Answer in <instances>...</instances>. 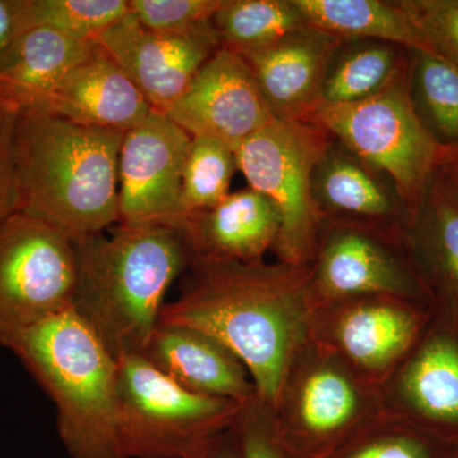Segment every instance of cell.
I'll return each instance as SVG.
<instances>
[{"instance_id":"cell-34","label":"cell","mask_w":458,"mask_h":458,"mask_svg":"<svg viewBox=\"0 0 458 458\" xmlns=\"http://www.w3.org/2000/svg\"><path fill=\"white\" fill-rule=\"evenodd\" d=\"M20 36L18 0H0V54Z\"/></svg>"},{"instance_id":"cell-31","label":"cell","mask_w":458,"mask_h":458,"mask_svg":"<svg viewBox=\"0 0 458 458\" xmlns=\"http://www.w3.org/2000/svg\"><path fill=\"white\" fill-rule=\"evenodd\" d=\"M21 107L0 93V223L18 212L16 128Z\"/></svg>"},{"instance_id":"cell-4","label":"cell","mask_w":458,"mask_h":458,"mask_svg":"<svg viewBox=\"0 0 458 458\" xmlns=\"http://www.w3.org/2000/svg\"><path fill=\"white\" fill-rule=\"evenodd\" d=\"M8 348L56 408L71 458H123L117 436V360L73 307L42 319Z\"/></svg>"},{"instance_id":"cell-24","label":"cell","mask_w":458,"mask_h":458,"mask_svg":"<svg viewBox=\"0 0 458 458\" xmlns=\"http://www.w3.org/2000/svg\"><path fill=\"white\" fill-rule=\"evenodd\" d=\"M131 12L128 0H18L20 35L49 29L78 40H98Z\"/></svg>"},{"instance_id":"cell-32","label":"cell","mask_w":458,"mask_h":458,"mask_svg":"<svg viewBox=\"0 0 458 458\" xmlns=\"http://www.w3.org/2000/svg\"><path fill=\"white\" fill-rule=\"evenodd\" d=\"M254 396L241 405L236 421V441L240 458H289L283 443L274 436L267 421L259 417Z\"/></svg>"},{"instance_id":"cell-28","label":"cell","mask_w":458,"mask_h":458,"mask_svg":"<svg viewBox=\"0 0 458 458\" xmlns=\"http://www.w3.org/2000/svg\"><path fill=\"white\" fill-rule=\"evenodd\" d=\"M225 0H129L135 18L158 33L188 32L213 21Z\"/></svg>"},{"instance_id":"cell-7","label":"cell","mask_w":458,"mask_h":458,"mask_svg":"<svg viewBox=\"0 0 458 458\" xmlns=\"http://www.w3.org/2000/svg\"><path fill=\"white\" fill-rule=\"evenodd\" d=\"M333 135L312 120L273 119L234 150L249 188L280 216L278 242L286 260H302L311 246L318 210L315 174L330 152Z\"/></svg>"},{"instance_id":"cell-23","label":"cell","mask_w":458,"mask_h":458,"mask_svg":"<svg viewBox=\"0 0 458 458\" xmlns=\"http://www.w3.org/2000/svg\"><path fill=\"white\" fill-rule=\"evenodd\" d=\"M412 104L433 135L445 146L458 144V65L438 54L412 50Z\"/></svg>"},{"instance_id":"cell-22","label":"cell","mask_w":458,"mask_h":458,"mask_svg":"<svg viewBox=\"0 0 458 458\" xmlns=\"http://www.w3.org/2000/svg\"><path fill=\"white\" fill-rule=\"evenodd\" d=\"M412 405L433 420L458 423V346L436 337L419 352L403 376Z\"/></svg>"},{"instance_id":"cell-30","label":"cell","mask_w":458,"mask_h":458,"mask_svg":"<svg viewBox=\"0 0 458 458\" xmlns=\"http://www.w3.org/2000/svg\"><path fill=\"white\" fill-rule=\"evenodd\" d=\"M430 200L429 219L437 256L445 278L458 294V203L438 190Z\"/></svg>"},{"instance_id":"cell-36","label":"cell","mask_w":458,"mask_h":458,"mask_svg":"<svg viewBox=\"0 0 458 458\" xmlns=\"http://www.w3.org/2000/svg\"><path fill=\"white\" fill-rule=\"evenodd\" d=\"M450 148L451 149H445V148H442L441 159H439V164H442V162H445V164H448V162H454V164L458 165V144Z\"/></svg>"},{"instance_id":"cell-14","label":"cell","mask_w":458,"mask_h":458,"mask_svg":"<svg viewBox=\"0 0 458 458\" xmlns=\"http://www.w3.org/2000/svg\"><path fill=\"white\" fill-rule=\"evenodd\" d=\"M40 110L78 125L126 132L153 108L98 45L92 55L66 75Z\"/></svg>"},{"instance_id":"cell-19","label":"cell","mask_w":458,"mask_h":458,"mask_svg":"<svg viewBox=\"0 0 458 458\" xmlns=\"http://www.w3.org/2000/svg\"><path fill=\"white\" fill-rule=\"evenodd\" d=\"M396 45L364 41L335 54L322 86L319 106H339L373 98L401 75ZM318 106V107H319Z\"/></svg>"},{"instance_id":"cell-12","label":"cell","mask_w":458,"mask_h":458,"mask_svg":"<svg viewBox=\"0 0 458 458\" xmlns=\"http://www.w3.org/2000/svg\"><path fill=\"white\" fill-rule=\"evenodd\" d=\"M342 42L309 27L242 55L276 119L307 120L318 110L328 66Z\"/></svg>"},{"instance_id":"cell-1","label":"cell","mask_w":458,"mask_h":458,"mask_svg":"<svg viewBox=\"0 0 458 458\" xmlns=\"http://www.w3.org/2000/svg\"><path fill=\"white\" fill-rule=\"evenodd\" d=\"M191 282L165 304L159 324L212 337L254 379L259 399H278L303 333L304 293L291 271L258 261L191 264Z\"/></svg>"},{"instance_id":"cell-16","label":"cell","mask_w":458,"mask_h":458,"mask_svg":"<svg viewBox=\"0 0 458 458\" xmlns=\"http://www.w3.org/2000/svg\"><path fill=\"white\" fill-rule=\"evenodd\" d=\"M98 47L96 40H78L49 29L30 30L0 54V93L21 110H40L66 75Z\"/></svg>"},{"instance_id":"cell-15","label":"cell","mask_w":458,"mask_h":458,"mask_svg":"<svg viewBox=\"0 0 458 458\" xmlns=\"http://www.w3.org/2000/svg\"><path fill=\"white\" fill-rule=\"evenodd\" d=\"M143 357L192 393L238 403L256 394L243 364L221 344L192 328L158 324Z\"/></svg>"},{"instance_id":"cell-9","label":"cell","mask_w":458,"mask_h":458,"mask_svg":"<svg viewBox=\"0 0 458 458\" xmlns=\"http://www.w3.org/2000/svg\"><path fill=\"white\" fill-rule=\"evenodd\" d=\"M191 140L167 114L156 110L123 134L119 155L122 225L174 227Z\"/></svg>"},{"instance_id":"cell-6","label":"cell","mask_w":458,"mask_h":458,"mask_svg":"<svg viewBox=\"0 0 458 458\" xmlns=\"http://www.w3.org/2000/svg\"><path fill=\"white\" fill-rule=\"evenodd\" d=\"M309 120L339 138L364 164L387 174L405 203L424 200L442 146L419 117L403 75L373 98L319 106Z\"/></svg>"},{"instance_id":"cell-10","label":"cell","mask_w":458,"mask_h":458,"mask_svg":"<svg viewBox=\"0 0 458 458\" xmlns=\"http://www.w3.org/2000/svg\"><path fill=\"white\" fill-rule=\"evenodd\" d=\"M99 47L131 78L153 110L167 114L201 66L223 47L212 21L188 32L158 33L129 12L98 36Z\"/></svg>"},{"instance_id":"cell-5","label":"cell","mask_w":458,"mask_h":458,"mask_svg":"<svg viewBox=\"0 0 458 458\" xmlns=\"http://www.w3.org/2000/svg\"><path fill=\"white\" fill-rule=\"evenodd\" d=\"M236 401L186 390L143 355L117 360V436L123 458H198L229 424Z\"/></svg>"},{"instance_id":"cell-18","label":"cell","mask_w":458,"mask_h":458,"mask_svg":"<svg viewBox=\"0 0 458 458\" xmlns=\"http://www.w3.org/2000/svg\"><path fill=\"white\" fill-rule=\"evenodd\" d=\"M319 284L328 294L400 293L408 280L382 247L360 232H340L325 247Z\"/></svg>"},{"instance_id":"cell-29","label":"cell","mask_w":458,"mask_h":458,"mask_svg":"<svg viewBox=\"0 0 458 458\" xmlns=\"http://www.w3.org/2000/svg\"><path fill=\"white\" fill-rule=\"evenodd\" d=\"M399 3L434 53L458 65V0Z\"/></svg>"},{"instance_id":"cell-13","label":"cell","mask_w":458,"mask_h":458,"mask_svg":"<svg viewBox=\"0 0 458 458\" xmlns=\"http://www.w3.org/2000/svg\"><path fill=\"white\" fill-rule=\"evenodd\" d=\"M191 264L254 262L278 240L280 216L256 190L231 192L212 209L189 216L177 227Z\"/></svg>"},{"instance_id":"cell-35","label":"cell","mask_w":458,"mask_h":458,"mask_svg":"<svg viewBox=\"0 0 458 458\" xmlns=\"http://www.w3.org/2000/svg\"><path fill=\"white\" fill-rule=\"evenodd\" d=\"M198 458H240L236 436L231 438L216 437Z\"/></svg>"},{"instance_id":"cell-33","label":"cell","mask_w":458,"mask_h":458,"mask_svg":"<svg viewBox=\"0 0 458 458\" xmlns=\"http://www.w3.org/2000/svg\"><path fill=\"white\" fill-rule=\"evenodd\" d=\"M340 458H433L429 448L411 437L394 436L361 443Z\"/></svg>"},{"instance_id":"cell-3","label":"cell","mask_w":458,"mask_h":458,"mask_svg":"<svg viewBox=\"0 0 458 458\" xmlns=\"http://www.w3.org/2000/svg\"><path fill=\"white\" fill-rule=\"evenodd\" d=\"M73 310L114 360L143 355L168 289L190 267L182 234L171 225H122L110 237L75 241Z\"/></svg>"},{"instance_id":"cell-20","label":"cell","mask_w":458,"mask_h":458,"mask_svg":"<svg viewBox=\"0 0 458 458\" xmlns=\"http://www.w3.org/2000/svg\"><path fill=\"white\" fill-rule=\"evenodd\" d=\"M212 22L223 47L240 55L310 27L294 0H225Z\"/></svg>"},{"instance_id":"cell-21","label":"cell","mask_w":458,"mask_h":458,"mask_svg":"<svg viewBox=\"0 0 458 458\" xmlns=\"http://www.w3.org/2000/svg\"><path fill=\"white\" fill-rule=\"evenodd\" d=\"M411 316L386 304L352 310L337 328L340 344L349 355L370 369H378L399 357L414 336Z\"/></svg>"},{"instance_id":"cell-17","label":"cell","mask_w":458,"mask_h":458,"mask_svg":"<svg viewBox=\"0 0 458 458\" xmlns=\"http://www.w3.org/2000/svg\"><path fill=\"white\" fill-rule=\"evenodd\" d=\"M307 25L342 40L382 41L434 53L400 3L381 0H294Z\"/></svg>"},{"instance_id":"cell-26","label":"cell","mask_w":458,"mask_h":458,"mask_svg":"<svg viewBox=\"0 0 458 458\" xmlns=\"http://www.w3.org/2000/svg\"><path fill=\"white\" fill-rule=\"evenodd\" d=\"M315 177L319 197L334 209L360 216L390 212L391 200L384 186L352 159L328 152Z\"/></svg>"},{"instance_id":"cell-25","label":"cell","mask_w":458,"mask_h":458,"mask_svg":"<svg viewBox=\"0 0 458 458\" xmlns=\"http://www.w3.org/2000/svg\"><path fill=\"white\" fill-rule=\"evenodd\" d=\"M237 171L234 150L218 140L192 138L182 174L179 214L174 227L227 198Z\"/></svg>"},{"instance_id":"cell-8","label":"cell","mask_w":458,"mask_h":458,"mask_svg":"<svg viewBox=\"0 0 458 458\" xmlns=\"http://www.w3.org/2000/svg\"><path fill=\"white\" fill-rule=\"evenodd\" d=\"M77 285L73 241L22 212L0 223V344L71 309Z\"/></svg>"},{"instance_id":"cell-2","label":"cell","mask_w":458,"mask_h":458,"mask_svg":"<svg viewBox=\"0 0 458 458\" xmlns=\"http://www.w3.org/2000/svg\"><path fill=\"white\" fill-rule=\"evenodd\" d=\"M125 132L21 110L14 153L18 212L75 241L120 221L119 155Z\"/></svg>"},{"instance_id":"cell-11","label":"cell","mask_w":458,"mask_h":458,"mask_svg":"<svg viewBox=\"0 0 458 458\" xmlns=\"http://www.w3.org/2000/svg\"><path fill=\"white\" fill-rule=\"evenodd\" d=\"M165 114L190 137L233 150L276 119L246 60L225 47L201 66Z\"/></svg>"},{"instance_id":"cell-27","label":"cell","mask_w":458,"mask_h":458,"mask_svg":"<svg viewBox=\"0 0 458 458\" xmlns=\"http://www.w3.org/2000/svg\"><path fill=\"white\" fill-rule=\"evenodd\" d=\"M357 403L354 388L345 377L330 369L318 370L304 382L301 420L313 436L327 437L349 423Z\"/></svg>"}]
</instances>
